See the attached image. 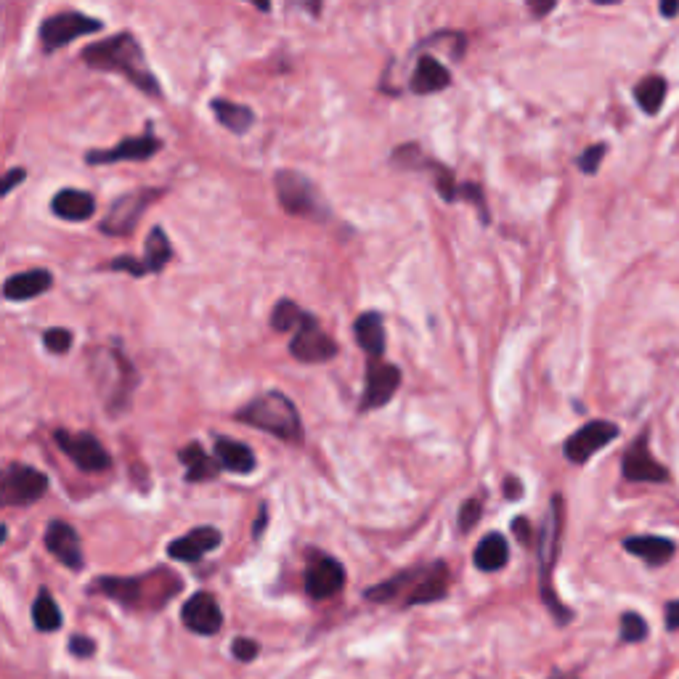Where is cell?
Listing matches in <instances>:
<instances>
[{"label": "cell", "instance_id": "cell-1", "mask_svg": "<svg viewBox=\"0 0 679 679\" xmlns=\"http://www.w3.org/2000/svg\"><path fill=\"white\" fill-rule=\"evenodd\" d=\"M80 59L91 69L117 72V75L128 77L130 83L146 96H154V99L162 96L160 83L146 64L144 48L136 40V35H130V32H120V35H112L101 43H93L80 54Z\"/></svg>", "mask_w": 679, "mask_h": 679}, {"label": "cell", "instance_id": "cell-2", "mask_svg": "<svg viewBox=\"0 0 679 679\" xmlns=\"http://www.w3.org/2000/svg\"><path fill=\"white\" fill-rule=\"evenodd\" d=\"M449 581V565L433 563L425 565V568H414V571L396 573L393 579L367 589V600L388 603V600L404 597V605L435 603V600H443L449 595Z\"/></svg>", "mask_w": 679, "mask_h": 679}, {"label": "cell", "instance_id": "cell-3", "mask_svg": "<svg viewBox=\"0 0 679 679\" xmlns=\"http://www.w3.org/2000/svg\"><path fill=\"white\" fill-rule=\"evenodd\" d=\"M237 420L268 435H276L287 443H303V420L298 406L279 390L260 393L237 412Z\"/></svg>", "mask_w": 679, "mask_h": 679}, {"label": "cell", "instance_id": "cell-4", "mask_svg": "<svg viewBox=\"0 0 679 679\" xmlns=\"http://www.w3.org/2000/svg\"><path fill=\"white\" fill-rule=\"evenodd\" d=\"M560 536H563V496H552L550 510L544 518L542 534H539V587L547 608L555 613L560 624L571 618V611L557 600L555 589H552V571H555L557 552H560Z\"/></svg>", "mask_w": 679, "mask_h": 679}, {"label": "cell", "instance_id": "cell-5", "mask_svg": "<svg viewBox=\"0 0 679 679\" xmlns=\"http://www.w3.org/2000/svg\"><path fill=\"white\" fill-rule=\"evenodd\" d=\"M276 194H279V205L290 215H300V218H327L329 207L321 199L319 189L308 181L306 176H300L295 170H279L274 178Z\"/></svg>", "mask_w": 679, "mask_h": 679}, {"label": "cell", "instance_id": "cell-6", "mask_svg": "<svg viewBox=\"0 0 679 679\" xmlns=\"http://www.w3.org/2000/svg\"><path fill=\"white\" fill-rule=\"evenodd\" d=\"M101 30H104V22L96 16H85L80 11H59L40 24V46L46 54H54L59 48L69 46L75 38Z\"/></svg>", "mask_w": 679, "mask_h": 679}, {"label": "cell", "instance_id": "cell-7", "mask_svg": "<svg viewBox=\"0 0 679 679\" xmlns=\"http://www.w3.org/2000/svg\"><path fill=\"white\" fill-rule=\"evenodd\" d=\"M162 194H165L162 189H138L117 197L112 202V207H109V213L104 215V221L99 223L101 234H109V237H125V234H130L138 226V221H141V215L146 213V207L154 205Z\"/></svg>", "mask_w": 679, "mask_h": 679}, {"label": "cell", "instance_id": "cell-8", "mask_svg": "<svg viewBox=\"0 0 679 679\" xmlns=\"http://www.w3.org/2000/svg\"><path fill=\"white\" fill-rule=\"evenodd\" d=\"M48 491V478L40 470L30 465H19V462H11L3 473V486H0V494H3V504L6 507H27V504H35L38 499H43Z\"/></svg>", "mask_w": 679, "mask_h": 679}, {"label": "cell", "instance_id": "cell-9", "mask_svg": "<svg viewBox=\"0 0 679 679\" xmlns=\"http://www.w3.org/2000/svg\"><path fill=\"white\" fill-rule=\"evenodd\" d=\"M54 441L83 473H104V470L112 467V457H109L107 449L101 446L96 435L56 430Z\"/></svg>", "mask_w": 679, "mask_h": 679}, {"label": "cell", "instance_id": "cell-10", "mask_svg": "<svg viewBox=\"0 0 679 679\" xmlns=\"http://www.w3.org/2000/svg\"><path fill=\"white\" fill-rule=\"evenodd\" d=\"M104 359L96 361V380H99L101 390H104V401L112 414H120L130 406V393L138 385V374L128 359L123 361L120 372L112 374V361H109V351H101Z\"/></svg>", "mask_w": 679, "mask_h": 679}, {"label": "cell", "instance_id": "cell-11", "mask_svg": "<svg viewBox=\"0 0 679 679\" xmlns=\"http://www.w3.org/2000/svg\"><path fill=\"white\" fill-rule=\"evenodd\" d=\"M290 353L303 364H324V361L335 359L337 345L335 340L319 327V321L308 313L303 324L292 332Z\"/></svg>", "mask_w": 679, "mask_h": 679}, {"label": "cell", "instance_id": "cell-12", "mask_svg": "<svg viewBox=\"0 0 679 679\" xmlns=\"http://www.w3.org/2000/svg\"><path fill=\"white\" fill-rule=\"evenodd\" d=\"M618 438V425L608 420H592L587 422L584 428H579L576 433L565 441L563 451L565 459L573 462V465H584L589 459L595 457L597 451L605 449L608 443Z\"/></svg>", "mask_w": 679, "mask_h": 679}, {"label": "cell", "instance_id": "cell-13", "mask_svg": "<svg viewBox=\"0 0 679 679\" xmlns=\"http://www.w3.org/2000/svg\"><path fill=\"white\" fill-rule=\"evenodd\" d=\"M650 433H640V438L629 446V451L624 454V462H621V473H624L626 481L632 483H666L669 481V470H666L661 462H658L648 449Z\"/></svg>", "mask_w": 679, "mask_h": 679}, {"label": "cell", "instance_id": "cell-14", "mask_svg": "<svg viewBox=\"0 0 679 679\" xmlns=\"http://www.w3.org/2000/svg\"><path fill=\"white\" fill-rule=\"evenodd\" d=\"M398 385H401V369L393 364H385L380 359H369L367 364V388L361 396L359 409L361 412H374L388 404L390 398L396 396Z\"/></svg>", "mask_w": 679, "mask_h": 679}, {"label": "cell", "instance_id": "cell-15", "mask_svg": "<svg viewBox=\"0 0 679 679\" xmlns=\"http://www.w3.org/2000/svg\"><path fill=\"white\" fill-rule=\"evenodd\" d=\"M181 621L189 632L202 634V637H210V634H218L223 626V611L218 600H215L210 592H197L191 595L189 600L181 608Z\"/></svg>", "mask_w": 679, "mask_h": 679}, {"label": "cell", "instance_id": "cell-16", "mask_svg": "<svg viewBox=\"0 0 679 679\" xmlns=\"http://www.w3.org/2000/svg\"><path fill=\"white\" fill-rule=\"evenodd\" d=\"M160 149H162V141L160 138H154L152 130H149V133H144V136L125 138V141H120V144L112 146V149H96V152H88L85 154V162H88V165H109V162H125V160L144 162V160H149V157H154Z\"/></svg>", "mask_w": 679, "mask_h": 679}, {"label": "cell", "instance_id": "cell-17", "mask_svg": "<svg viewBox=\"0 0 679 679\" xmlns=\"http://www.w3.org/2000/svg\"><path fill=\"white\" fill-rule=\"evenodd\" d=\"M345 587V568L335 557H313L306 571V592L313 600H329Z\"/></svg>", "mask_w": 679, "mask_h": 679}, {"label": "cell", "instance_id": "cell-18", "mask_svg": "<svg viewBox=\"0 0 679 679\" xmlns=\"http://www.w3.org/2000/svg\"><path fill=\"white\" fill-rule=\"evenodd\" d=\"M46 547L59 563L67 565L69 571H80L85 565L80 536H77L75 528L69 526V523H64V520H51V523H48Z\"/></svg>", "mask_w": 679, "mask_h": 679}, {"label": "cell", "instance_id": "cell-19", "mask_svg": "<svg viewBox=\"0 0 679 679\" xmlns=\"http://www.w3.org/2000/svg\"><path fill=\"white\" fill-rule=\"evenodd\" d=\"M223 542V536L218 528L213 526H199L191 528L189 534H184L181 539L168 544V555L173 560H181V563H197L207 552L218 550Z\"/></svg>", "mask_w": 679, "mask_h": 679}, {"label": "cell", "instance_id": "cell-20", "mask_svg": "<svg viewBox=\"0 0 679 679\" xmlns=\"http://www.w3.org/2000/svg\"><path fill=\"white\" fill-rule=\"evenodd\" d=\"M54 287V276L46 268H32V271H22V274L8 276L6 284H3V295L6 300H32L43 295Z\"/></svg>", "mask_w": 679, "mask_h": 679}, {"label": "cell", "instance_id": "cell-21", "mask_svg": "<svg viewBox=\"0 0 679 679\" xmlns=\"http://www.w3.org/2000/svg\"><path fill=\"white\" fill-rule=\"evenodd\" d=\"M449 83H451L449 69L443 67L435 56L425 54V56H420V62H417V67H414L412 80H409V88H412V93H417V96H430V93L446 91Z\"/></svg>", "mask_w": 679, "mask_h": 679}, {"label": "cell", "instance_id": "cell-22", "mask_svg": "<svg viewBox=\"0 0 679 679\" xmlns=\"http://www.w3.org/2000/svg\"><path fill=\"white\" fill-rule=\"evenodd\" d=\"M624 550L629 555L640 557L653 568H661L674 557L677 552V544L672 539H664V536H626Z\"/></svg>", "mask_w": 679, "mask_h": 679}, {"label": "cell", "instance_id": "cell-23", "mask_svg": "<svg viewBox=\"0 0 679 679\" xmlns=\"http://www.w3.org/2000/svg\"><path fill=\"white\" fill-rule=\"evenodd\" d=\"M51 210H54V215L64 218V221L80 223L88 221L96 213V199H93L91 191L62 189L56 191V197L51 199Z\"/></svg>", "mask_w": 679, "mask_h": 679}, {"label": "cell", "instance_id": "cell-24", "mask_svg": "<svg viewBox=\"0 0 679 679\" xmlns=\"http://www.w3.org/2000/svg\"><path fill=\"white\" fill-rule=\"evenodd\" d=\"M353 335H356L361 351H367L369 359H380L385 353V319H382V313H361L353 324Z\"/></svg>", "mask_w": 679, "mask_h": 679}, {"label": "cell", "instance_id": "cell-25", "mask_svg": "<svg viewBox=\"0 0 679 679\" xmlns=\"http://www.w3.org/2000/svg\"><path fill=\"white\" fill-rule=\"evenodd\" d=\"M144 584L146 579H117V576H107V579L93 581L91 592H99V595L109 597V600H117L125 608H138L144 603Z\"/></svg>", "mask_w": 679, "mask_h": 679}, {"label": "cell", "instance_id": "cell-26", "mask_svg": "<svg viewBox=\"0 0 679 679\" xmlns=\"http://www.w3.org/2000/svg\"><path fill=\"white\" fill-rule=\"evenodd\" d=\"M215 454H218V462H221L223 470H229V473L250 475L255 470V454L242 441H234V438H226V435H215Z\"/></svg>", "mask_w": 679, "mask_h": 679}, {"label": "cell", "instance_id": "cell-27", "mask_svg": "<svg viewBox=\"0 0 679 679\" xmlns=\"http://www.w3.org/2000/svg\"><path fill=\"white\" fill-rule=\"evenodd\" d=\"M178 459L184 462L186 481H189V483L210 481V478H215V475L223 470L221 462H215V459L210 457V454H207V451L194 441L186 443L184 449L178 451Z\"/></svg>", "mask_w": 679, "mask_h": 679}, {"label": "cell", "instance_id": "cell-28", "mask_svg": "<svg viewBox=\"0 0 679 679\" xmlns=\"http://www.w3.org/2000/svg\"><path fill=\"white\" fill-rule=\"evenodd\" d=\"M473 560L478 571H486V573L502 571L504 565H507V560H510V547H507V539H504L502 534L483 536L481 542H478V547H475Z\"/></svg>", "mask_w": 679, "mask_h": 679}, {"label": "cell", "instance_id": "cell-29", "mask_svg": "<svg viewBox=\"0 0 679 679\" xmlns=\"http://www.w3.org/2000/svg\"><path fill=\"white\" fill-rule=\"evenodd\" d=\"M210 109H213V115L218 117V123L226 130H231V133H247L250 125L255 123L252 109H247L245 104H234V101L226 99H213L210 101Z\"/></svg>", "mask_w": 679, "mask_h": 679}, {"label": "cell", "instance_id": "cell-30", "mask_svg": "<svg viewBox=\"0 0 679 679\" xmlns=\"http://www.w3.org/2000/svg\"><path fill=\"white\" fill-rule=\"evenodd\" d=\"M666 91H669V83H666L664 77L648 75L634 85V101L640 104V109L645 115H658L661 107H664Z\"/></svg>", "mask_w": 679, "mask_h": 679}, {"label": "cell", "instance_id": "cell-31", "mask_svg": "<svg viewBox=\"0 0 679 679\" xmlns=\"http://www.w3.org/2000/svg\"><path fill=\"white\" fill-rule=\"evenodd\" d=\"M170 258H173V245H170V239L165 237V231H162L160 226H154L144 245L146 271H149V274H160L162 268L170 263Z\"/></svg>", "mask_w": 679, "mask_h": 679}, {"label": "cell", "instance_id": "cell-32", "mask_svg": "<svg viewBox=\"0 0 679 679\" xmlns=\"http://www.w3.org/2000/svg\"><path fill=\"white\" fill-rule=\"evenodd\" d=\"M62 621V611H59V605L51 597V592L40 589L35 603H32V624H35V629H40V632H56V629H62Z\"/></svg>", "mask_w": 679, "mask_h": 679}, {"label": "cell", "instance_id": "cell-33", "mask_svg": "<svg viewBox=\"0 0 679 679\" xmlns=\"http://www.w3.org/2000/svg\"><path fill=\"white\" fill-rule=\"evenodd\" d=\"M306 316L308 313L303 311L298 303H292V300H279L274 311H271V327H274L276 332H295V329L303 324Z\"/></svg>", "mask_w": 679, "mask_h": 679}, {"label": "cell", "instance_id": "cell-34", "mask_svg": "<svg viewBox=\"0 0 679 679\" xmlns=\"http://www.w3.org/2000/svg\"><path fill=\"white\" fill-rule=\"evenodd\" d=\"M645 637H648V624H645V618L634 611L624 613V616H621V642L634 645V642H642Z\"/></svg>", "mask_w": 679, "mask_h": 679}, {"label": "cell", "instance_id": "cell-35", "mask_svg": "<svg viewBox=\"0 0 679 679\" xmlns=\"http://www.w3.org/2000/svg\"><path fill=\"white\" fill-rule=\"evenodd\" d=\"M43 345H46L48 353H54V356H64V353L72 348V332L62 327L46 329V332H43Z\"/></svg>", "mask_w": 679, "mask_h": 679}, {"label": "cell", "instance_id": "cell-36", "mask_svg": "<svg viewBox=\"0 0 679 679\" xmlns=\"http://www.w3.org/2000/svg\"><path fill=\"white\" fill-rule=\"evenodd\" d=\"M605 152H608V146L605 144H595V146H589V149H584V154H579V160H576L581 173L595 176L597 170H600V162H603Z\"/></svg>", "mask_w": 679, "mask_h": 679}, {"label": "cell", "instance_id": "cell-37", "mask_svg": "<svg viewBox=\"0 0 679 679\" xmlns=\"http://www.w3.org/2000/svg\"><path fill=\"white\" fill-rule=\"evenodd\" d=\"M231 653L242 664H250V661H255L260 656V645L255 640H250V637H237V640L231 642Z\"/></svg>", "mask_w": 679, "mask_h": 679}, {"label": "cell", "instance_id": "cell-38", "mask_svg": "<svg viewBox=\"0 0 679 679\" xmlns=\"http://www.w3.org/2000/svg\"><path fill=\"white\" fill-rule=\"evenodd\" d=\"M481 520V502L478 499H467L459 510V531H473L475 523Z\"/></svg>", "mask_w": 679, "mask_h": 679}, {"label": "cell", "instance_id": "cell-39", "mask_svg": "<svg viewBox=\"0 0 679 679\" xmlns=\"http://www.w3.org/2000/svg\"><path fill=\"white\" fill-rule=\"evenodd\" d=\"M107 268H109V271H125V274L136 276V279H141V276H146L144 260L130 258V255H120V258L112 260V263H109Z\"/></svg>", "mask_w": 679, "mask_h": 679}, {"label": "cell", "instance_id": "cell-40", "mask_svg": "<svg viewBox=\"0 0 679 679\" xmlns=\"http://www.w3.org/2000/svg\"><path fill=\"white\" fill-rule=\"evenodd\" d=\"M69 650H72V656L77 658H88L96 653V642L88 640V637H80V634H75L72 640H69Z\"/></svg>", "mask_w": 679, "mask_h": 679}, {"label": "cell", "instance_id": "cell-41", "mask_svg": "<svg viewBox=\"0 0 679 679\" xmlns=\"http://www.w3.org/2000/svg\"><path fill=\"white\" fill-rule=\"evenodd\" d=\"M24 178H27V170H24V168H11L6 173V178H3V184H0V194H3V197H8V194H11V189H14V186L19 184V181H24Z\"/></svg>", "mask_w": 679, "mask_h": 679}, {"label": "cell", "instance_id": "cell-42", "mask_svg": "<svg viewBox=\"0 0 679 679\" xmlns=\"http://www.w3.org/2000/svg\"><path fill=\"white\" fill-rule=\"evenodd\" d=\"M664 621H666V629H669V632H679V600L666 603Z\"/></svg>", "mask_w": 679, "mask_h": 679}, {"label": "cell", "instance_id": "cell-43", "mask_svg": "<svg viewBox=\"0 0 679 679\" xmlns=\"http://www.w3.org/2000/svg\"><path fill=\"white\" fill-rule=\"evenodd\" d=\"M512 528H515V536H518L520 542L528 547V544H531V534H528L531 528H528V520L526 518H515V520H512Z\"/></svg>", "mask_w": 679, "mask_h": 679}, {"label": "cell", "instance_id": "cell-44", "mask_svg": "<svg viewBox=\"0 0 679 679\" xmlns=\"http://www.w3.org/2000/svg\"><path fill=\"white\" fill-rule=\"evenodd\" d=\"M504 496H507V499H520V496H523L518 478H507V481H504Z\"/></svg>", "mask_w": 679, "mask_h": 679}, {"label": "cell", "instance_id": "cell-45", "mask_svg": "<svg viewBox=\"0 0 679 679\" xmlns=\"http://www.w3.org/2000/svg\"><path fill=\"white\" fill-rule=\"evenodd\" d=\"M661 14H664L666 19H674V16L679 14V3H677V0H666V3H661Z\"/></svg>", "mask_w": 679, "mask_h": 679}, {"label": "cell", "instance_id": "cell-46", "mask_svg": "<svg viewBox=\"0 0 679 679\" xmlns=\"http://www.w3.org/2000/svg\"><path fill=\"white\" fill-rule=\"evenodd\" d=\"M528 8H531V14L544 16V14H550L552 8H555V0H552V3H528Z\"/></svg>", "mask_w": 679, "mask_h": 679}, {"label": "cell", "instance_id": "cell-47", "mask_svg": "<svg viewBox=\"0 0 679 679\" xmlns=\"http://www.w3.org/2000/svg\"><path fill=\"white\" fill-rule=\"evenodd\" d=\"M266 520H268V512H266V507H260L258 523H255V526H252V536H260V534H263V528H266Z\"/></svg>", "mask_w": 679, "mask_h": 679}]
</instances>
